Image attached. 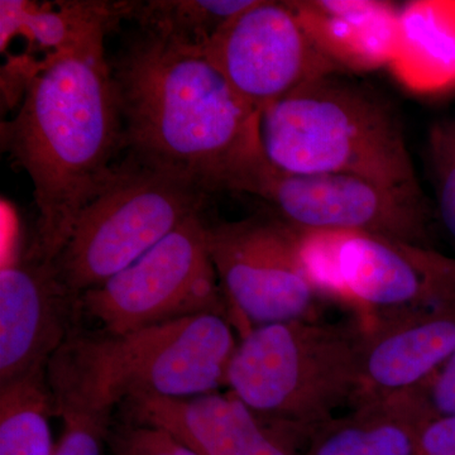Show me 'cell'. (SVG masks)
<instances>
[{"label":"cell","instance_id":"obj_1","mask_svg":"<svg viewBox=\"0 0 455 455\" xmlns=\"http://www.w3.org/2000/svg\"><path fill=\"white\" fill-rule=\"evenodd\" d=\"M110 66L131 160L206 194H252L269 167L260 114L203 52L140 29Z\"/></svg>","mask_w":455,"mask_h":455},{"label":"cell","instance_id":"obj_2","mask_svg":"<svg viewBox=\"0 0 455 455\" xmlns=\"http://www.w3.org/2000/svg\"><path fill=\"white\" fill-rule=\"evenodd\" d=\"M99 35L47 55L22 106L2 124V146L28 173L38 218L29 259L53 262L90 203L116 181L123 128L112 66Z\"/></svg>","mask_w":455,"mask_h":455},{"label":"cell","instance_id":"obj_3","mask_svg":"<svg viewBox=\"0 0 455 455\" xmlns=\"http://www.w3.org/2000/svg\"><path fill=\"white\" fill-rule=\"evenodd\" d=\"M229 315L204 313L125 334L77 329L47 368L56 416H112L131 398H188L226 386L239 337Z\"/></svg>","mask_w":455,"mask_h":455},{"label":"cell","instance_id":"obj_4","mask_svg":"<svg viewBox=\"0 0 455 455\" xmlns=\"http://www.w3.org/2000/svg\"><path fill=\"white\" fill-rule=\"evenodd\" d=\"M341 75L317 77L260 113L268 164L293 175L359 176L424 196L395 108Z\"/></svg>","mask_w":455,"mask_h":455},{"label":"cell","instance_id":"obj_5","mask_svg":"<svg viewBox=\"0 0 455 455\" xmlns=\"http://www.w3.org/2000/svg\"><path fill=\"white\" fill-rule=\"evenodd\" d=\"M362 340L357 319L256 326L239 338L226 386L263 423L305 451L339 407L355 403Z\"/></svg>","mask_w":455,"mask_h":455},{"label":"cell","instance_id":"obj_6","mask_svg":"<svg viewBox=\"0 0 455 455\" xmlns=\"http://www.w3.org/2000/svg\"><path fill=\"white\" fill-rule=\"evenodd\" d=\"M298 233L311 280L363 329L455 310V259L434 248L363 233Z\"/></svg>","mask_w":455,"mask_h":455},{"label":"cell","instance_id":"obj_7","mask_svg":"<svg viewBox=\"0 0 455 455\" xmlns=\"http://www.w3.org/2000/svg\"><path fill=\"white\" fill-rule=\"evenodd\" d=\"M208 194L188 180L125 161L116 181L86 206L53 260L75 295L130 267L188 218Z\"/></svg>","mask_w":455,"mask_h":455},{"label":"cell","instance_id":"obj_8","mask_svg":"<svg viewBox=\"0 0 455 455\" xmlns=\"http://www.w3.org/2000/svg\"><path fill=\"white\" fill-rule=\"evenodd\" d=\"M206 239L239 338L256 326L323 320L334 304L311 280L299 233L274 215L206 223Z\"/></svg>","mask_w":455,"mask_h":455},{"label":"cell","instance_id":"obj_9","mask_svg":"<svg viewBox=\"0 0 455 455\" xmlns=\"http://www.w3.org/2000/svg\"><path fill=\"white\" fill-rule=\"evenodd\" d=\"M79 307L82 317H92L109 334L197 314L229 315L202 215L188 218L130 267L84 292Z\"/></svg>","mask_w":455,"mask_h":455},{"label":"cell","instance_id":"obj_10","mask_svg":"<svg viewBox=\"0 0 455 455\" xmlns=\"http://www.w3.org/2000/svg\"><path fill=\"white\" fill-rule=\"evenodd\" d=\"M251 196L296 232L363 233L431 247L424 196L346 173L293 175L268 170Z\"/></svg>","mask_w":455,"mask_h":455},{"label":"cell","instance_id":"obj_11","mask_svg":"<svg viewBox=\"0 0 455 455\" xmlns=\"http://www.w3.org/2000/svg\"><path fill=\"white\" fill-rule=\"evenodd\" d=\"M203 53L259 114L317 77L344 74L317 49L291 2L254 0Z\"/></svg>","mask_w":455,"mask_h":455},{"label":"cell","instance_id":"obj_12","mask_svg":"<svg viewBox=\"0 0 455 455\" xmlns=\"http://www.w3.org/2000/svg\"><path fill=\"white\" fill-rule=\"evenodd\" d=\"M53 262L26 254L0 269V386L47 372L82 319Z\"/></svg>","mask_w":455,"mask_h":455},{"label":"cell","instance_id":"obj_13","mask_svg":"<svg viewBox=\"0 0 455 455\" xmlns=\"http://www.w3.org/2000/svg\"><path fill=\"white\" fill-rule=\"evenodd\" d=\"M121 407L125 420L167 431L199 455H304L298 442L263 423L230 391L134 397Z\"/></svg>","mask_w":455,"mask_h":455},{"label":"cell","instance_id":"obj_14","mask_svg":"<svg viewBox=\"0 0 455 455\" xmlns=\"http://www.w3.org/2000/svg\"><path fill=\"white\" fill-rule=\"evenodd\" d=\"M455 350V310L431 311L363 329L353 407L420 390Z\"/></svg>","mask_w":455,"mask_h":455},{"label":"cell","instance_id":"obj_15","mask_svg":"<svg viewBox=\"0 0 455 455\" xmlns=\"http://www.w3.org/2000/svg\"><path fill=\"white\" fill-rule=\"evenodd\" d=\"M317 49L343 73L388 68L401 5L379 0L291 2Z\"/></svg>","mask_w":455,"mask_h":455},{"label":"cell","instance_id":"obj_16","mask_svg":"<svg viewBox=\"0 0 455 455\" xmlns=\"http://www.w3.org/2000/svg\"><path fill=\"white\" fill-rule=\"evenodd\" d=\"M388 70L420 95L455 89V0H415L398 12Z\"/></svg>","mask_w":455,"mask_h":455},{"label":"cell","instance_id":"obj_17","mask_svg":"<svg viewBox=\"0 0 455 455\" xmlns=\"http://www.w3.org/2000/svg\"><path fill=\"white\" fill-rule=\"evenodd\" d=\"M427 416L418 391L363 403L319 427L304 455H416L419 427Z\"/></svg>","mask_w":455,"mask_h":455},{"label":"cell","instance_id":"obj_18","mask_svg":"<svg viewBox=\"0 0 455 455\" xmlns=\"http://www.w3.org/2000/svg\"><path fill=\"white\" fill-rule=\"evenodd\" d=\"M122 16L119 3L57 2L53 4L2 0L0 40L2 50L11 38L23 36L29 46L51 53L73 49L99 35H107Z\"/></svg>","mask_w":455,"mask_h":455},{"label":"cell","instance_id":"obj_19","mask_svg":"<svg viewBox=\"0 0 455 455\" xmlns=\"http://www.w3.org/2000/svg\"><path fill=\"white\" fill-rule=\"evenodd\" d=\"M55 403L47 372L0 386V455H53Z\"/></svg>","mask_w":455,"mask_h":455},{"label":"cell","instance_id":"obj_20","mask_svg":"<svg viewBox=\"0 0 455 455\" xmlns=\"http://www.w3.org/2000/svg\"><path fill=\"white\" fill-rule=\"evenodd\" d=\"M254 0H173L123 3V16L139 20L140 29L204 52L212 36L253 4Z\"/></svg>","mask_w":455,"mask_h":455},{"label":"cell","instance_id":"obj_21","mask_svg":"<svg viewBox=\"0 0 455 455\" xmlns=\"http://www.w3.org/2000/svg\"><path fill=\"white\" fill-rule=\"evenodd\" d=\"M427 160L440 223L455 241V116L431 125Z\"/></svg>","mask_w":455,"mask_h":455},{"label":"cell","instance_id":"obj_22","mask_svg":"<svg viewBox=\"0 0 455 455\" xmlns=\"http://www.w3.org/2000/svg\"><path fill=\"white\" fill-rule=\"evenodd\" d=\"M108 443L116 455H199L167 431L127 420L110 427Z\"/></svg>","mask_w":455,"mask_h":455},{"label":"cell","instance_id":"obj_23","mask_svg":"<svg viewBox=\"0 0 455 455\" xmlns=\"http://www.w3.org/2000/svg\"><path fill=\"white\" fill-rule=\"evenodd\" d=\"M61 439L53 455H101L109 436L110 416L75 415L62 419Z\"/></svg>","mask_w":455,"mask_h":455},{"label":"cell","instance_id":"obj_24","mask_svg":"<svg viewBox=\"0 0 455 455\" xmlns=\"http://www.w3.org/2000/svg\"><path fill=\"white\" fill-rule=\"evenodd\" d=\"M418 391L430 415H455V350L429 382Z\"/></svg>","mask_w":455,"mask_h":455},{"label":"cell","instance_id":"obj_25","mask_svg":"<svg viewBox=\"0 0 455 455\" xmlns=\"http://www.w3.org/2000/svg\"><path fill=\"white\" fill-rule=\"evenodd\" d=\"M455 455V415H430L418 431V453Z\"/></svg>","mask_w":455,"mask_h":455},{"label":"cell","instance_id":"obj_26","mask_svg":"<svg viewBox=\"0 0 455 455\" xmlns=\"http://www.w3.org/2000/svg\"><path fill=\"white\" fill-rule=\"evenodd\" d=\"M416 455H423V454H416Z\"/></svg>","mask_w":455,"mask_h":455}]
</instances>
